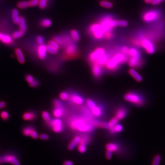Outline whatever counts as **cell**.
I'll return each mask as SVG.
<instances>
[{"instance_id": "cell-1", "label": "cell", "mask_w": 165, "mask_h": 165, "mask_svg": "<svg viewBox=\"0 0 165 165\" xmlns=\"http://www.w3.org/2000/svg\"><path fill=\"white\" fill-rule=\"evenodd\" d=\"M89 59L93 64H96L103 66L106 64L109 59L105 49L99 47L90 54Z\"/></svg>"}, {"instance_id": "cell-2", "label": "cell", "mask_w": 165, "mask_h": 165, "mask_svg": "<svg viewBox=\"0 0 165 165\" xmlns=\"http://www.w3.org/2000/svg\"><path fill=\"white\" fill-rule=\"evenodd\" d=\"M118 22L116 19H113L111 16L107 15L103 17L100 23L102 25L106 31L105 38L107 39H111L113 38L112 29L118 25Z\"/></svg>"}, {"instance_id": "cell-3", "label": "cell", "mask_w": 165, "mask_h": 165, "mask_svg": "<svg viewBox=\"0 0 165 165\" xmlns=\"http://www.w3.org/2000/svg\"><path fill=\"white\" fill-rule=\"evenodd\" d=\"M127 61L126 55L122 53H118L114 55L111 58L108 60L106 65L107 69L111 70H116L119 66Z\"/></svg>"}, {"instance_id": "cell-4", "label": "cell", "mask_w": 165, "mask_h": 165, "mask_svg": "<svg viewBox=\"0 0 165 165\" xmlns=\"http://www.w3.org/2000/svg\"><path fill=\"white\" fill-rule=\"evenodd\" d=\"M70 126L72 129L81 132H90L93 129L91 125L88 123L83 119L80 118L73 119L70 122Z\"/></svg>"}, {"instance_id": "cell-5", "label": "cell", "mask_w": 165, "mask_h": 165, "mask_svg": "<svg viewBox=\"0 0 165 165\" xmlns=\"http://www.w3.org/2000/svg\"><path fill=\"white\" fill-rule=\"evenodd\" d=\"M89 32L93 37L97 40L105 38L106 31L102 25L99 23H94L90 26Z\"/></svg>"}, {"instance_id": "cell-6", "label": "cell", "mask_w": 165, "mask_h": 165, "mask_svg": "<svg viewBox=\"0 0 165 165\" xmlns=\"http://www.w3.org/2000/svg\"><path fill=\"white\" fill-rule=\"evenodd\" d=\"M124 99L127 102L136 106H143L144 103L143 96L135 92H129L126 94L124 96Z\"/></svg>"}, {"instance_id": "cell-7", "label": "cell", "mask_w": 165, "mask_h": 165, "mask_svg": "<svg viewBox=\"0 0 165 165\" xmlns=\"http://www.w3.org/2000/svg\"><path fill=\"white\" fill-rule=\"evenodd\" d=\"M139 47H143L145 51L149 54H153L155 51V46L153 43L147 38L140 39Z\"/></svg>"}, {"instance_id": "cell-8", "label": "cell", "mask_w": 165, "mask_h": 165, "mask_svg": "<svg viewBox=\"0 0 165 165\" xmlns=\"http://www.w3.org/2000/svg\"><path fill=\"white\" fill-rule=\"evenodd\" d=\"M160 15V13L156 10H151L144 13L143 16V20L145 22H152L157 20Z\"/></svg>"}, {"instance_id": "cell-9", "label": "cell", "mask_w": 165, "mask_h": 165, "mask_svg": "<svg viewBox=\"0 0 165 165\" xmlns=\"http://www.w3.org/2000/svg\"><path fill=\"white\" fill-rule=\"evenodd\" d=\"M49 125L53 129V131L56 133H60L62 130L63 123L62 120L58 118L51 120L49 121Z\"/></svg>"}, {"instance_id": "cell-10", "label": "cell", "mask_w": 165, "mask_h": 165, "mask_svg": "<svg viewBox=\"0 0 165 165\" xmlns=\"http://www.w3.org/2000/svg\"><path fill=\"white\" fill-rule=\"evenodd\" d=\"M2 163H9L13 165H20V163L18 158L13 155H5L1 157Z\"/></svg>"}, {"instance_id": "cell-11", "label": "cell", "mask_w": 165, "mask_h": 165, "mask_svg": "<svg viewBox=\"0 0 165 165\" xmlns=\"http://www.w3.org/2000/svg\"><path fill=\"white\" fill-rule=\"evenodd\" d=\"M143 64L141 59V56L131 57L128 61V65L132 67H139Z\"/></svg>"}, {"instance_id": "cell-12", "label": "cell", "mask_w": 165, "mask_h": 165, "mask_svg": "<svg viewBox=\"0 0 165 165\" xmlns=\"http://www.w3.org/2000/svg\"><path fill=\"white\" fill-rule=\"evenodd\" d=\"M46 47L44 45H41L38 47L37 49V54L39 58L41 60L45 59L47 55Z\"/></svg>"}, {"instance_id": "cell-13", "label": "cell", "mask_w": 165, "mask_h": 165, "mask_svg": "<svg viewBox=\"0 0 165 165\" xmlns=\"http://www.w3.org/2000/svg\"><path fill=\"white\" fill-rule=\"evenodd\" d=\"M36 114L33 111H26L22 115V119L26 121H31L36 119Z\"/></svg>"}, {"instance_id": "cell-14", "label": "cell", "mask_w": 165, "mask_h": 165, "mask_svg": "<svg viewBox=\"0 0 165 165\" xmlns=\"http://www.w3.org/2000/svg\"><path fill=\"white\" fill-rule=\"evenodd\" d=\"M93 74L95 77L99 78L102 74V66L98 64H93L92 68Z\"/></svg>"}, {"instance_id": "cell-15", "label": "cell", "mask_w": 165, "mask_h": 165, "mask_svg": "<svg viewBox=\"0 0 165 165\" xmlns=\"http://www.w3.org/2000/svg\"><path fill=\"white\" fill-rule=\"evenodd\" d=\"M128 73L136 81L138 82H140L143 80V78L142 76L135 69L131 68L128 71Z\"/></svg>"}, {"instance_id": "cell-16", "label": "cell", "mask_w": 165, "mask_h": 165, "mask_svg": "<svg viewBox=\"0 0 165 165\" xmlns=\"http://www.w3.org/2000/svg\"><path fill=\"white\" fill-rule=\"evenodd\" d=\"M127 113V110L125 108L121 107L117 110L115 117H117L119 120H122L125 118Z\"/></svg>"}, {"instance_id": "cell-17", "label": "cell", "mask_w": 165, "mask_h": 165, "mask_svg": "<svg viewBox=\"0 0 165 165\" xmlns=\"http://www.w3.org/2000/svg\"><path fill=\"white\" fill-rule=\"evenodd\" d=\"M69 99L71 102L77 105H81L84 102L83 98L78 95L73 94L70 96Z\"/></svg>"}, {"instance_id": "cell-18", "label": "cell", "mask_w": 165, "mask_h": 165, "mask_svg": "<svg viewBox=\"0 0 165 165\" xmlns=\"http://www.w3.org/2000/svg\"><path fill=\"white\" fill-rule=\"evenodd\" d=\"M76 46L74 44H70L67 45V47L66 48V54L69 56H73L76 54L77 52Z\"/></svg>"}, {"instance_id": "cell-19", "label": "cell", "mask_w": 165, "mask_h": 165, "mask_svg": "<svg viewBox=\"0 0 165 165\" xmlns=\"http://www.w3.org/2000/svg\"><path fill=\"white\" fill-rule=\"evenodd\" d=\"M15 52L18 60L19 62L21 64H24L25 62V58L21 50L19 48L16 49Z\"/></svg>"}, {"instance_id": "cell-20", "label": "cell", "mask_w": 165, "mask_h": 165, "mask_svg": "<svg viewBox=\"0 0 165 165\" xmlns=\"http://www.w3.org/2000/svg\"><path fill=\"white\" fill-rule=\"evenodd\" d=\"M0 41L5 44H10L13 41V39L10 35L0 33Z\"/></svg>"}, {"instance_id": "cell-21", "label": "cell", "mask_w": 165, "mask_h": 165, "mask_svg": "<svg viewBox=\"0 0 165 165\" xmlns=\"http://www.w3.org/2000/svg\"><path fill=\"white\" fill-rule=\"evenodd\" d=\"M80 139H81V138L78 136H76L74 138V139H73L71 143L69 144L68 146V148L70 151L74 150L76 146L79 144L80 143Z\"/></svg>"}, {"instance_id": "cell-22", "label": "cell", "mask_w": 165, "mask_h": 165, "mask_svg": "<svg viewBox=\"0 0 165 165\" xmlns=\"http://www.w3.org/2000/svg\"><path fill=\"white\" fill-rule=\"evenodd\" d=\"M12 19L14 23L18 24L20 17L19 15V12L17 9H14L12 12Z\"/></svg>"}, {"instance_id": "cell-23", "label": "cell", "mask_w": 165, "mask_h": 165, "mask_svg": "<svg viewBox=\"0 0 165 165\" xmlns=\"http://www.w3.org/2000/svg\"><path fill=\"white\" fill-rule=\"evenodd\" d=\"M18 24L19 25L20 30L25 32L26 30H27V25H26V21H25L24 18L22 17H20Z\"/></svg>"}, {"instance_id": "cell-24", "label": "cell", "mask_w": 165, "mask_h": 165, "mask_svg": "<svg viewBox=\"0 0 165 165\" xmlns=\"http://www.w3.org/2000/svg\"><path fill=\"white\" fill-rule=\"evenodd\" d=\"M64 114V108H55L53 111V115L55 118H61Z\"/></svg>"}, {"instance_id": "cell-25", "label": "cell", "mask_w": 165, "mask_h": 165, "mask_svg": "<svg viewBox=\"0 0 165 165\" xmlns=\"http://www.w3.org/2000/svg\"><path fill=\"white\" fill-rule=\"evenodd\" d=\"M123 126L120 124H117L113 127L110 128L111 132L112 133H120L123 130Z\"/></svg>"}, {"instance_id": "cell-26", "label": "cell", "mask_w": 165, "mask_h": 165, "mask_svg": "<svg viewBox=\"0 0 165 165\" xmlns=\"http://www.w3.org/2000/svg\"><path fill=\"white\" fill-rule=\"evenodd\" d=\"M128 55L131 57L141 56V54H140L139 51L137 49L135 48H131L129 49Z\"/></svg>"}, {"instance_id": "cell-27", "label": "cell", "mask_w": 165, "mask_h": 165, "mask_svg": "<svg viewBox=\"0 0 165 165\" xmlns=\"http://www.w3.org/2000/svg\"><path fill=\"white\" fill-rule=\"evenodd\" d=\"M91 109L92 114L96 117H100L102 115V110L100 107L96 106Z\"/></svg>"}, {"instance_id": "cell-28", "label": "cell", "mask_w": 165, "mask_h": 165, "mask_svg": "<svg viewBox=\"0 0 165 165\" xmlns=\"http://www.w3.org/2000/svg\"><path fill=\"white\" fill-rule=\"evenodd\" d=\"M106 149L107 150L111 151L113 152H116L118 151L119 147L117 144L114 143H108L106 145Z\"/></svg>"}, {"instance_id": "cell-29", "label": "cell", "mask_w": 165, "mask_h": 165, "mask_svg": "<svg viewBox=\"0 0 165 165\" xmlns=\"http://www.w3.org/2000/svg\"><path fill=\"white\" fill-rule=\"evenodd\" d=\"M71 35L74 41H78L80 40V34L76 30H74L71 31Z\"/></svg>"}, {"instance_id": "cell-30", "label": "cell", "mask_w": 165, "mask_h": 165, "mask_svg": "<svg viewBox=\"0 0 165 165\" xmlns=\"http://www.w3.org/2000/svg\"><path fill=\"white\" fill-rule=\"evenodd\" d=\"M33 127L31 126H26L22 129V133L23 135L25 136H29L30 135L32 130L33 129Z\"/></svg>"}, {"instance_id": "cell-31", "label": "cell", "mask_w": 165, "mask_h": 165, "mask_svg": "<svg viewBox=\"0 0 165 165\" xmlns=\"http://www.w3.org/2000/svg\"><path fill=\"white\" fill-rule=\"evenodd\" d=\"M52 24V22L50 19L48 18H46V19H43L41 21V26L45 28H47L50 27Z\"/></svg>"}, {"instance_id": "cell-32", "label": "cell", "mask_w": 165, "mask_h": 165, "mask_svg": "<svg viewBox=\"0 0 165 165\" xmlns=\"http://www.w3.org/2000/svg\"><path fill=\"white\" fill-rule=\"evenodd\" d=\"M100 5L102 7L106 8H111L113 6L112 3L108 1H103L100 2Z\"/></svg>"}, {"instance_id": "cell-33", "label": "cell", "mask_w": 165, "mask_h": 165, "mask_svg": "<svg viewBox=\"0 0 165 165\" xmlns=\"http://www.w3.org/2000/svg\"><path fill=\"white\" fill-rule=\"evenodd\" d=\"M0 117L4 121L8 120L9 118V114L6 111H2L0 112Z\"/></svg>"}, {"instance_id": "cell-34", "label": "cell", "mask_w": 165, "mask_h": 165, "mask_svg": "<svg viewBox=\"0 0 165 165\" xmlns=\"http://www.w3.org/2000/svg\"><path fill=\"white\" fill-rule=\"evenodd\" d=\"M161 160H162V157L161 155H157L154 157L152 163V165H160L161 163Z\"/></svg>"}, {"instance_id": "cell-35", "label": "cell", "mask_w": 165, "mask_h": 165, "mask_svg": "<svg viewBox=\"0 0 165 165\" xmlns=\"http://www.w3.org/2000/svg\"><path fill=\"white\" fill-rule=\"evenodd\" d=\"M18 6L20 9H25L29 6V2L26 1H21L18 4Z\"/></svg>"}, {"instance_id": "cell-36", "label": "cell", "mask_w": 165, "mask_h": 165, "mask_svg": "<svg viewBox=\"0 0 165 165\" xmlns=\"http://www.w3.org/2000/svg\"><path fill=\"white\" fill-rule=\"evenodd\" d=\"M46 47L47 52L50 53V54H56L58 52V50L56 49L55 48L50 46V45H47V46H46Z\"/></svg>"}, {"instance_id": "cell-37", "label": "cell", "mask_w": 165, "mask_h": 165, "mask_svg": "<svg viewBox=\"0 0 165 165\" xmlns=\"http://www.w3.org/2000/svg\"><path fill=\"white\" fill-rule=\"evenodd\" d=\"M24 32L19 30L13 33V37L14 39H18L21 37H22L24 34Z\"/></svg>"}, {"instance_id": "cell-38", "label": "cell", "mask_w": 165, "mask_h": 165, "mask_svg": "<svg viewBox=\"0 0 165 165\" xmlns=\"http://www.w3.org/2000/svg\"><path fill=\"white\" fill-rule=\"evenodd\" d=\"M119 120L118 119L117 117H115L114 118L111 119L108 123L109 126L110 128L111 127H113L114 126L116 125L117 124H118L119 122Z\"/></svg>"}, {"instance_id": "cell-39", "label": "cell", "mask_w": 165, "mask_h": 165, "mask_svg": "<svg viewBox=\"0 0 165 165\" xmlns=\"http://www.w3.org/2000/svg\"><path fill=\"white\" fill-rule=\"evenodd\" d=\"M42 117L43 119L46 122H49L50 120V116L49 112L46 111H44L42 113Z\"/></svg>"}, {"instance_id": "cell-40", "label": "cell", "mask_w": 165, "mask_h": 165, "mask_svg": "<svg viewBox=\"0 0 165 165\" xmlns=\"http://www.w3.org/2000/svg\"><path fill=\"white\" fill-rule=\"evenodd\" d=\"M59 97L62 100L66 101V100L69 99L70 96L67 93L65 92H62L60 94Z\"/></svg>"}, {"instance_id": "cell-41", "label": "cell", "mask_w": 165, "mask_h": 165, "mask_svg": "<svg viewBox=\"0 0 165 165\" xmlns=\"http://www.w3.org/2000/svg\"><path fill=\"white\" fill-rule=\"evenodd\" d=\"M54 106L56 108H64L63 105L60 101L58 100H54L53 102Z\"/></svg>"}, {"instance_id": "cell-42", "label": "cell", "mask_w": 165, "mask_h": 165, "mask_svg": "<svg viewBox=\"0 0 165 165\" xmlns=\"http://www.w3.org/2000/svg\"><path fill=\"white\" fill-rule=\"evenodd\" d=\"M47 5V0H39V7L41 9H44L46 7Z\"/></svg>"}, {"instance_id": "cell-43", "label": "cell", "mask_w": 165, "mask_h": 165, "mask_svg": "<svg viewBox=\"0 0 165 165\" xmlns=\"http://www.w3.org/2000/svg\"><path fill=\"white\" fill-rule=\"evenodd\" d=\"M86 104L90 108L92 109L96 106V104L93 100L88 99L86 101Z\"/></svg>"}, {"instance_id": "cell-44", "label": "cell", "mask_w": 165, "mask_h": 165, "mask_svg": "<svg viewBox=\"0 0 165 165\" xmlns=\"http://www.w3.org/2000/svg\"><path fill=\"white\" fill-rule=\"evenodd\" d=\"M79 145L78 147V150L80 153H83L85 152L86 151V145L85 144H81V143H79Z\"/></svg>"}, {"instance_id": "cell-45", "label": "cell", "mask_w": 165, "mask_h": 165, "mask_svg": "<svg viewBox=\"0 0 165 165\" xmlns=\"http://www.w3.org/2000/svg\"><path fill=\"white\" fill-rule=\"evenodd\" d=\"M48 45H50L56 49L58 50L59 48V45L55 41H50L49 42Z\"/></svg>"}, {"instance_id": "cell-46", "label": "cell", "mask_w": 165, "mask_h": 165, "mask_svg": "<svg viewBox=\"0 0 165 165\" xmlns=\"http://www.w3.org/2000/svg\"><path fill=\"white\" fill-rule=\"evenodd\" d=\"M30 136L32 138L34 139H37L39 137V135H38V133L34 128H33V130H32L30 135Z\"/></svg>"}, {"instance_id": "cell-47", "label": "cell", "mask_w": 165, "mask_h": 165, "mask_svg": "<svg viewBox=\"0 0 165 165\" xmlns=\"http://www.w3.org/2000/svg\"><path fill=\"white\" fill-rule=\"evenodd\" d=\"M28 2H29V6L33 7L39 5V0H30Z\"/></svg>"}, {"instance_id": "cell-48", "label": "cell", "mask_w": 165, "mask_h": 165, "mask_svg": "<svg viewBox=\"0 0 165 165\" xmlns=\"http://www.w3.org/2000/svg\"><path fill=\"white\" fill-rule=\"evenodd\" d=\"M29 84L30 87H32V88H36V87H37L39 86L40 83H39V82L38 80L34 79V81L31 82L30 83H29Z\"/></svg>"}, {"instance_id": "cell-49", "label": "cell", "mask_w": 165, "mask_h": 165, "mask_svg": "<svg viewBox=\"0 0 165 165\" xmlns=\"http://www.w3.org/2000/svg\"><path fill=\"white\" fill-rule=\"evenodd\" d=\"M128 25V22L125 20H122L119 21L118 22V25L122 27H127Z\"/></svg>"}, {"instance_id": "cell-50", "label": "cell", "mask_w": 165, "mask_h": 165, "mask_svg": "<svg viewBox=\"0 0 165 165\" xmlns=\"http://www.w3.org/2000/svg\"><path fill=\"white\" fill-rule=\"evenodd\" d=\"M25 78L26 81L29 83H30L31 82H32V81H34V79L33 76H32L30 74L26 75Z\"/></svg>"}, {"instance_id": "cell-51", "label": "cell", "mask_w": 165, "mask_h": 165, "mask_svg": "<svg viewBox=\"0 0 165 165\" xmlns=\"http://www.w3.org/2000/svg\"><path fill=\"white\" fill-rule=\"evenodd\" d=\"M129 50V49L128 48V47L126 46H124L122 47L121 49L122 53L127 56V55H128Z\"/></svg>"}, {"instance_id": "cell-52", "label": "cell", "mask_w": 165, "mask_h": 165, "mask_svg": "<svg viewBox=\"0 0 165 165\" xmlns=\"http://www.w3.org/2000/svg\"><path fill=\"white\" fill-rule=\"evenodd\" d=\"M106 156L107 159L111 160L112 157V152L109 150H107L106 152Z\"/></svg>"}, {"instance_id": "cell-53", "label": "cell", "mask_w": 165, "mask_h": 165, "mask_svg": "<svg viewBox=\"0 0 165 165\" xmlns=\"http://www.w3.org/2000/svg\"><path fill=\"white\" fill-rule=\"evenodd\" d=\"M39 137H40L41 139H42V140H46L49 139V136L45 134H41Z\"/></svg>"}, {"instance_id": "cell-54", "label": "cell", "mask_w": 165, "mask_h": 165, "mask_svg": "<svg viewBox=\"0 0 165 165\" xmlns=\"http://www.w3.org/2000/svg\"><path fill=\"white\" fill-rule=\"evenodd\" d=\"M98 125L101 127H103L104 128H107L109 129V126L108 123H102L98 124Z\"/></svg>"}, {"instance_id": "cell-55", "label": "cell", "mask_w": 165, "mask_h": 165, "mask_svg": "<svg viewBox=\"0 0 165 165\" xmlns=\"http://www.w3.org/2000/svg\"><path fill=\"white\" fill-rule=\"evenodd\" d=\"M36 40H37V42L38 43V44H39L40 45H43V43H44V40L42 36H38Z\"/></svg>"}, {"instance_id": "cell-56", "label": "cell", "mask_w": 165, "mask_h": 165, "mask_svg": "<svg viewBox=\"0 0 165 165\" xmlns=\"http://www.w3.org/2000/svg\"><path fill=\"white\" fill-rule=\"evenodd\" d=\"M161 2V1L160 0H151V3L153 5H156L159 4Z\"/></svg>"}, {"instance_id": "cell-57", "label": "cell", "mask_w": 165, "mask_h": 165, "mask_svg": "<svg viewBox=\"0 0 165 165\" xmlns=\"http://www.w3.org/2000/svg\"><path fill=\"white\" fill-rule=\"evenodd\" d=\"M6 106V103L5 102H3V101L0 102V109L5 107Z\"/></svg>"}, {"instance_id": "cell-58", "label": "cell", "mask_w": 165, "mask_h": 165, "mask_svg": "<svg viewBox=\"0 0 165 165\" xmlns=\"http://www.w3.org/2000/svg\"><path fill=\"white\" fill-rule=\"evenodd\" d=\"M63 165H74V163L71 161H65L63 164Z\"/></svg>"}, {"instance_id": "cell-59", "label": "cell", "mask_w": 165, "mask_h": 165, "mask_svg": "<svg viewBox=\"0 0 165 165\" xmlns=\"http://www.w3.org/2000/svg\"><path fill=\"white\" fill-rule=\"evenodd\" d=\"M144 1L146 3L150 4L151 3V0H144Z\"/></svg>"}, {"instance_id": "cell-60", "label": "cell", "mask_w": 165, "mask_h": 165, "mask_svg": "<svg viewBox=\"0 0 165 165\" xmlns=\"http://www.w3.org/2000/svg\"><path fill=\"white\" fill-rule=\"evenodd\" d=\"M160 1H161V2H162V1H164V0H160Z\"/></svg>"}]
</instances>
